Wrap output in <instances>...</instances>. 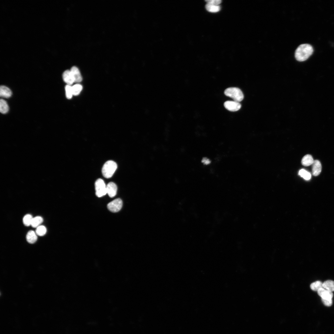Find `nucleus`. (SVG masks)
<instances>
[{
	"label": "nucleus",
	"instance_id": "nucleus-6",
	"mask_svg": "<svg viewBox=\"0 0 334 334\" xmlns=\"http://www.w3.org/2000/svg\"><path fill=\"white\" fill-rule=\"evenodd\" d=\"M225 107L230 111H236L239 110L241 105L239 102L234 101H227L224 104Z\"/></svg>",
	"mask_w": 334,
	"mask_h": 334
},
{
	"label": "nucleus",
	"instance_id": "nucleus-13",
	"mask_svg": "<svg viewBox=\"0 0 334 334\" xmlns=\"http://www.w3.org/2000/svg\"><path fill=\"white\" fill-rule=\"evenodd\" d=\"M11 95V91L9 88L4 86H1L0 95L1 97L7 98L10 97Z\"/></svg>",
	"mask_w": 334,
	"mask_h": 334
},
{
	"label": "nucleus",
	"instance_id": "nucleus-8",
	"mask_svg": "<svg viewBox=\"0 0 334 334\" xmlns=\"http://www.w3.org/2000/svg\"><path fill=\"white\" fill-rule=\"evenodd\" d=\"M317 293L321 299H332L333 297L332 292L329 291L323 288H321L317 291Z\"/></svg>",
	"mask_w": 334,
	"mask_h": 334
},
{
	"label": "nucleus",
	"instance_id": "nucleus-17",
	"mask_svg": "<svg viewBox=\"0 0 334 334\" xmlns=\"http://www.w3.org/2000/svg\"><path fill=\"white\" fill-rule=\"evenodd\" d=\"M9 110V107L7 102L3 99L0 101V111L2 113H7Z\"/></svg>",
	"mask_w": 334,
	"mask_h": 334
},
{
	"label": "nucleus",
	"instance_id": "nucleus-3",
	"mask_svg": "<svg viewBox=\"0 0 334 334\" xmlns=\"http://www.w3.org/2000/svg\"><path fill=\"white\" fill-rule=\"evenodd\" d=\"M117 168L116 163L113 161H108L103 165L102 172L104 177L109 178L113 175Z\"/></svg>",
	"mask_w": 334,
	"mask_h": 334
},
{
	"label": "nucleus",
	"instance_id": "nucleus-20",
	"mask_svg": "<svg viewBox=\"0 0 334 334\" xmlns=\"http://www.w3.org/2000/svg\"><path fill=\"white\" fill-rule=\"evenodd\" d=\"M310 288L313 290L317 291L319 289L323 288V283L319 281H315L311 284Z\"/></svg>",
	"mask_w": 334,
	"mask_h": 334
},
{
	"label": "nucleus",
	"instance_id": "nucleus-15",
	"mask_svg": "<svg viewBox=\"0 0 334 334\" xmlns=\"http://www.w3.org/2000/svg\"><path fill=\"white\" fill-rule=\"evenodd\" d=\"M323 287L329 291L333 292L334 291V281L331 280H327L323 283Z\"/></svg>",
	"mask_w": 334,
	"mask_h": 334
},
{
	"label": "nucleus",
	"instance_id": "nucleus-11",
	"mask_svg": "<svg viewBox=\"0 0 334 334\" xmlns=\"http://www.w3.org/2000/svg\"><path fill=\"white\" fill-rule=\"evenodd\" d=\"M312 173L315 176H317L320 173L322 170V166L320 162L318 160H315L312 164Z\"/></svg>",
	"mask_w": 334,
	"mask_h": 334
},
{
	"label": "nucleus",
	"instance_id": "nucleus-23",
	"mask_svg": "<svg viewBox=\"0 0 334 334\" xmlns=\"http://www.w3.org/2000/svg\"><path fill=\"white\" fill-rule=\"evenodd\" d=\"M73 95L77 96L79 95L82 89V86L79 84H76L72 86Z\"/></svg>",
	"mask_w": 334,
	"mask_h": 334
},
{
	"label": "nucleus",
	"instance_id": "nucleus-16",
	"mask_svg": "<svg viewBox=\"0 0 334 334\" xmlns=\"http://www.w3.org/2000/svg\"><path fill=\"white\" fill-rule=\"evenodd\" d=\"M43 218L40 216H36L33 218L31 225L33 228H37L43 222Z\"/></svg>",
	"mask_w": 334,
	"mask_h": 334
},
{
	"label": "nucleus",
	"instance_id": "nucleus-9",
	"mask_svg": "<svg viewBox=\"0 0 334 334\" xmlns=\"http://www.w3.org/2000/svg\"><path fill=\"white\" fill-rule=\"evenodd\" d=\"M70 71L71 73L74 82L79 83L81 82L82 80V77L78 68L75 66H72Z\"/></svg>",
	"mask_w": 334,
	"mask_h": 334
},
{
	"label": "nucleus",
	"instance_id": "nucleus-10",
	"mask_svg": "<svg viewBox=\"0 0 334 334\" xmlns=\"http://www.w3.org/2000/svg\"><path fill=\"white\" fill-rule=\"evenodd\" d=\"M62 78L64 81L67 85H71L74 82V79L70 70H66L64 71L62 74Z\"/></svg>",
	"mask_w": 334,
	"mask_h": 334
},
{
	"label": "nucleus",
	"instance_id": "nucleus-14",
	"mask_svg": "<svg viewBox=\"0 0 334 334\" xmlns=\"http://www.w3.org/2000/svg\"><path fill=\"white\" fill-rule=\"evenodd\" d=\"M312 156L309 155L307 154L302 158V164L304 166H309L312 165L314 161Z\"/></svg>",
	"mask_w": 334,
	"mask_h": 334
},
{
	"label": "nucleus",
	"instance_id": "nucleus-2",
	"mask_svg": "<svg viewBox=\"0 0 334 334\" xmlns=\"http://www.w3.org/2000/svg\"><path fill=\"white\" fill-rule=\"evenodd\" d=\"M224 94L226 96L232 98L234 101L239 102L242 101L244 98V95L242 91L236 87L226 88L225 90Z\"/></svg>",
	"mask_w": 334,
	"mask_h": 334
},
{
	"label": "nucleus",
	"instance_id": "nucleus-19",
	"mask_svg": "<svg viewBox=\"0 0 334 334\" xmlns=\"http://www.w3.org/2000/svg\"><path fill=\"white\" fill-rule=\"evenodd\" d=\"M206 10L211 12H216L220 10V7L219 6L211 5L207 3L205 6Z\"/></svg>",
	"mask_w": 334,
	"mask_h": 334
},
{
	"label": "nucleus",
	"instance_id": "nucleus-12",
	"mask_svg": "<svg viewBox=\"0 0 334 334\" xmlns=\"http://www.w3.org/2000/svg\"><path fill=\"white\" fill-rule=\"evenodd\" d=\"M26 238L27 242L31 244L35 243L37 240V237L36 233L33 230H30L27 233Z\"/></svg>",
	"mask_w": 334,
	"mask_h": 334
},
{
	"label": "nucleus",
	"instance_id": "nucleus-22",
	"mask_svg": "<svg viewBox=\"0 0 334 334\" xmlns=\"http://www.w3.org/2000/svg\"><path fill=\"white\" fill-rule=\"evenodd\" d=\"M46 231V227L44 225H40L36 228V233L37 235L42 236L45 234Z\"/></svg>",
	"mask_w": 334,
	"mask_h": 334
},
{
	"label": "nucleus",
	"instance_id": "nucleus-4",
	"mask_svg": "<svg viewBox=\"0 0 334 334\" xmlns=\"http://www.w3.org/2000/svg\"><path fill=\"white\" fill-rule=\"evenodd\" d=\"M95 185L96 194L97 197H101L107 194L106 186L102 179H97L95 182Z\"/></svg>",
	"mask_w": 334,
	"mask_h": 334
},
{
	"label": "nucleus",
	"instance_id": "nucleus-7",
	"mask_svg": "<svg viewBox=\"0 0 334 334\" xmlns=\"http://www.w3.org/2000/svg\"><path fill=\"white\" fill-rule=\"evenodd\" d=\"M107 194L111 198L115 196L117 194V187L114 183L111 182L106 186Z\"/></svg>",
	"mask_w": 334,
	"mask_h": 334
},
{
	"label": "nucleus",
	"instance_id": "nucleus-18",
	"mask_svg": "<svg viewBox=\"0 0 334 334\" xmlns=\"http://www.w3.org/2000/svg\"><path fill=\"white\" fill-rule=\"evenodd\" d=\"M298 174L306 180H309L311 178V174L304 169H300L299 171Z\"/></svg>",
	"mask_w": 334,
	"mask_h": 334
},
{
	"label": "nucleus",
	"instance_id": "nucleus-21",
	"mask_svg": "<svg viewBox=\"0 0 334 334\" xmlns=\"http://www.w3.org/2000/svg\"><path fill=\"white\" fill-rule=\"evenodd\" d=\"M33 218L32 216L30 214H28L25 215L23 218V222L24 225L27 226L31 225Z\"/></svg>",
	"mask_w": 334,
	"mask_h": 334
},
{
	"label": "nucleus",
	"instance_id": "nucleus-25",
	"mask_svg": "<svg viewBox=\"0 0 334 334\" xmlns=\"http://www.w3.org/2000/svg\"><path fill=\"white\" fill-rule=\"evenodd\" d=\"M205 1L208 4L215 6H218L221 2V0H207Z\"/></svg>",
	"mask_w": 334,
	"mask_h": 334
},
{
	"label": "nucleus",
	"instance_id": "nucleus-1",
	"mask_svg": "<svg viewBox=\"0 0 334 334\" xmlns=\"http://www.w3.org/2000/svg\"><path fill=\"white\" fill-rule=\"evenodd\" d=\"M313 51V48L310 45L307 44H301L295 51V58L298 61H305L312 54Z\"/></svg>",
	"mask_w": 334,
	"mask_h": 334
},
{
	"label": "nucleus",
	"instance_id": "nucleus-5",
	"mask_svg": "<svg viewBox=\"0 0 334 334\" xmlns=\"http://www.w3.org/2000/svg\"><path fill=\"white\" fill-rule=\"evenodd\" d=\"M122 205V201L120 199L118 198L109 203L107 207L110 211L113 212H116L121 209Z\"/></svg>",
	"mask_w": 334,
	"mask_h": 334
},
{
	"label": "nucleus",
	"instance_id": "nucleus-26",
	"mask_svg": "<svg viewBox=\"0 0 334 334\" xmlns=\"http://www.w3.org/2000/svg\"><path fill=\"white\" fill-rule=\"evenodd\" d=\"M321 300L323 304L326 306H331L332 304V299H321Z\"/></svg>",
	"mask_w": 334,
	"mask_h": 334
},
{
	"label": "nucleus",
	"instance_id": "nucleus-24",
	"mask_svg": "<svg viewBox=\"0 0 334 334\" xmlns=\"http://www.w3.org/2000/svg\"><path fill=\"white\" fill-rule=\"evenodd\" d=\"M65 89L66 98L68 99L71 98L73 95L72 86L67 85L66 86Z\"/></svg>",
	"mask_w": 334,
	"mask_h": 334
},
{
	"label": "nucleus",
	"instance_id": "nucleus-27",
	"mask_svg": "<svg viewBox=\"0 0 334 334\" xmlns=\"http://www.w3.org/2000/svg\"><path fill=\"white\" fill-rule=\"evenodd\" d=\"M201 162L202 163L205 165H209L211 163L210 160L206 157H203L202 159Z\"/></svg>",
	"mask_w": 334,
	"mask_h": 334
}]
</instances>
